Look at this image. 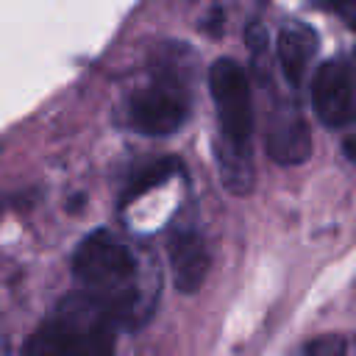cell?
I'll return each instance as SVG.
<instances>
[{
	"mask_svg": "<svg viewBox=\"0 0 356 356\" xmlns=\"http://www.w3.org/2000/svg\"><path fill=\"white\" fill-rule=\"evenodd\" d=\"M125 317L103 298L81 292L64 298L22 348V356H114V325Z\"/></svg>",
	"mask_w": 356,
	"mask_h": 356,
	"instance_id": "6da1fadb",
	"label": "cell"
},
{
	"mask_svg": "<svg viewBox=\"0 0 356 356\" xmlns=\"http://www.w3.org/2000/svg\"><path fill=\"white\" fill-rule=\"evenodd\" d=\"M189 75L192 50L186 44H167L153 53V78L134 92L128 103V122L147 136H164L184 125L189 114Z\"/></svg>",
	"mask_w": 356,
	"mask_h": 356,
	"instance_id": "7a4b0ae2",
	"label": "cell"
},
{
	"mask_svg": "<svg viewBox=\"0 0 356 356\" xmlns=\"http://www.w3.org/2000/svg\"><path fill=\"white\" fill-rule=\"evenodd\" d=\"M72 275L86 292L108 300L125 320H131L136 306V259L120 236L103 228L89 234L72 253Z\"/></svg>",
	"mask_w": 356,
	"mask_h": 356,
	"instance_id": "3957f363",
	"label": "cell"
},
{
	"mask_svg": "<svg viewBox=\"0 0 356 356\" xmlns=\"http://www.w3.org/2000/svg\"><path fill=\"white\" fill-rule=\"evenodd\" d=\"M209 89L217 108L220 142L250 145L253 103H250V83L245 70L234 58H217L209 70Z\"/></svg>",
	"mask_w": 356,
	"mask_h": 356,
	"instance_id": "277c9868",
	"label": "cell"
},
{
	"mask_svg": "<svg viewBox=\"0 0 356 356\" xmlns=\"http://www.w3.org/2000/svg\"><path fill=\"white\" fill-rule=\"evenodd\" d=\"M312 100L323 125L328 128L348 125L356 114V86L350 67L339 58L320 64L312 81Z\"/></svg>",
	"mask_w": 356,
	"mask_h": 356,
	"instance_id": "5b68a950",
	"label": "cell"
},
{
	"mask_svg": "<svg viewBox=\"0 0 356 356\" xmlns=\"http://www.w3.org/2000/svg\"><path fill=\"white\" fill-rule=\"evenodd\" d=\"M264 145H267V156L286 167L300 164L312 156V134L295 106H289V103L275 106V111L270 114Z\"/></svg>",
	"mask_w": 356,
	"mask_h": 356,
	"instance_id": "8992f818",
	"label": "cell"
},
{
	"mask_svg": "<svg viewBox=\"0 0 356 356\" xmlns=\"http://www.w3.org/2000/svg\"><path fill=\"white\" fill-rule=\"evenodd\" d=\"M167 253H170V270H172L175 286L186 295L197 292L211 267L209 248H206L203 236L192 228H178L170 234Z\"/></svg>",
	"mask_w": 356,
	"mask_h": 356,
	"instance_id": "52a82bcc",
	"label": "cell"
},
{
	"mask_svg": "<svg viewBox=\"0 0 356 356\" xmlns=\"http://www.w3.org/2000/svg\"><path fill=\"white\" fill-rule=\"evenodd\" d=\"M314 53H317V33L298 19L284 22L278 33V61H281L284 78L292 86H298L306 78Z\"/></svg>",
	"mask_w": 356,
	"mask_h": 356,
	"instance_id": "ba28073f",
	"label": "cell"
},
{
	"mask_svg": "<svg viewBox=\"0 0 356 356\" xmlns=\"http://www.w3.org/2000/svg\"><path fill=\"white\" fill-rule=\"evenodd\" d=\"M217 164H220V178L228 192L234 195H248L253 189V150L250 145H228L217 142Z\"/></svg>",
	"mask_w": 356,
	"mask_h": 356,
	"instance_id": "9c48e42d",
	"label": "cell"
},
{
	"mask_svg": "<svg viewBox=\"0 0 356 356\" xmlns=\"http://www.w3.org/2000/svg\"><path fill=\"white\" fill-rule=\"evenodd\" d=\"M175 172H181V161H178V159H172V156H167V159H156V161H150V164L139 167V170L131 175V181L125 184L122 206H125V203H131V200H136V197H142L145 192L156 189L159 184H164V181H167V178H172Z\"/></svg>",
	"mask_w": 356,
	"mask_h": 356,
	"instance_id": "30bf717a",
	"label": "cell"
},
{
	"mask_svg": "<svg viewBox=\"0 0 356 356\" xmlns=\"http://www.w3.org/2000/svg\"><path fill=\"white\" fill-rule=\"evenodd\" d=\"M348 345L339 334H320L303 345V356H345Z\"/></svg>",
	"mask_w": 356,
	"mask_h": 356,
	"instance_id": "8fae6325",
	"label": "cell"
},
{
	"mask_svg": "<svg viewBox=\"0 0 356 356\" xmlns=\"http://www.w3.org/2000/svg\"><path fill=\"white\" fill-rule=\"evenodd\" d=\"M245 42H248L253 58L261 61V56H264V50H267V31H264V25H261V22H250V25L245 28Z\"/></svg>",
	"mask_w": 356,
	"mask_h": 356,
	"instance_id": "7c38bea8",
	"label": "cell"
},
{
	"mask_svg": "<svg viewBox=\"0 0 356 356\" xmlns=\"http://www.w3.org/2000/svg\"><path fill=\"white\" fill-rule=\"evenodd\" d=\"M317 3L328 11H337L345 22H350L356 28V0H317Z\"/></svg>",
	"mask_w": 356,
	"mask_h": 356,
	"instance_id": "4fadbf2b",
	"label": "cell"
},
{
	"mask_svg": "<svg viewBox=\"0 0 356 356\" xmlns=\"http://www.w3.org/2000/svg\"><path fill=\"white\" fill-rule=\"evenodd\" d=\"M206 25V31L211 33V36H220V31H222V25H225V17H222V11L220 8H214V14L203 22Z\"/></svg>",
	"mask_w": 356,
	"mask_h": 356,
	"instance_id": "5bb4252c",
	"label": "cell"
},
{
	"mask_svg": "<svg viewBox=\"0 0 356 356\" xmlns=\"http://www.w3.org/2000/svg\"><path fill=\"white\" fill-rule=\"evenodd\" d=\"M342 153H345V159H348V161L356 167V134L342 139Z\"/></svg>",
	"mask_w": 356,
	"mask_h": 356,
	"instance_id": "9a60e30c",
	"label": "cell"
},
{
	"mask_svg": "<svg viewBox=\"0 0 356 356\" xmlns=\"http://www.w3.org/2000/svg\"><path fill=\"white\" fill-rule=\"evenodd\" d=\"M353 64H356V50H353Z\"/></svg>",
	"mask_w": 356,
	"mask_h": 356,
	"instance_id": "2e32d148",
	"label": "cell"
}]
</instances>
